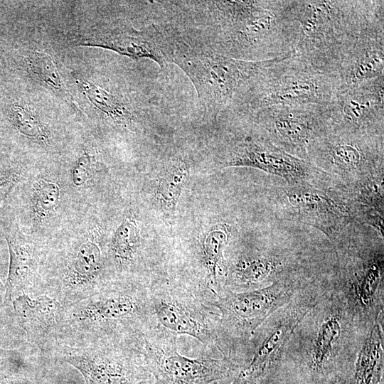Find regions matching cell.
I'll list each match as a JSON object with an SVG mask.
<instances>
[{"mask_svg": "<svg viewBox=\"0 0 384 384\" xmlns=\"http://www.w3.org/2000/svg\"><path fill=\"white\" fill-rule=\"evenodd\" d=\"M383 10L380 0L283 1L291 55L315 70L335 74L363 28Z\"/></svg>", "mask_w": 384, "mask_h": 384, "instance_id": "1", "label": "cell"}, {"mask_svg": "<svg viewBox=\"0 0 384 384\" xmlns=\"http://www.w3.org/2000/svg\"><path fill=\"white\" fill-rule=\"evenodd\" d=\"M154 320L148 287L113 280L96 294L64 306L58 346L104 341L130 346L136 335Z\"/></svg>", "mask_w": 384, "mask_h": 384, "instance_id": "2", "label": "cell"}, {"mask_svg": "<svg viewBox=\"0 0 384 384\" xmlns=\"http://www.w3.org/2000/svg\"><path fill=\"white\" fill-rule=\"evenodd\" d=\"M283 1H215L210 9L219 53L238 60L260 61L291 55Z\"/></svg>", "mask_w": 384, "mask_h": 384, "instance_id": "3", "label": "cell"}, {"mask_svg": "<svg viewBox=\"0 0 384 384\" xmlns=\"http://www.w3.org/2000/svg\"><path fill=\"white\" fill-rule=\"evenodd\" d=\"M338 92L335 74L315 70L289 55L250 79L228 109L240 114L272 105H329Z\"/></svg>", "mask_w": 384, "mask_h": 384, "instance_id": "4", "label": "cell"}, {"mask_svg": "<svg viewBox=\"0 0 384 384\" xmlns=\"http://www.w3.org/2000/svg\"><path fill=\"white\" fill-rule=\"evenodd\" d=\"M163 53L166 62L174 63L185 71L200 102L214 113L228 108L238 91L250 79L279 58L238 60L216 50L191 47L181 40L165 41Z\"/></svg>", "mask_w": 384, "mask_h": 384, "instance_id": "5", "label": "cell"}, {"mask_svg": "<svg viewBox=\"0 0 384 384\" xmlns=\"http://www.w3.org/2000/svg\"><path fill=\"white\" fill-rule=\"evenodd\" d=\"M176 340V335L152 321L131 342L155 384H213L235 377L241 369L240 365L224 356L218 359L183 356L178 351Z\"/></svg>", "mask_w": 384, "mask_h": 384, "instance_id": "6", "label": "cell"}, {"mask_svg": "<svg viewBox=\"0 0 384 384\" xmlns=\"http://www.w3.org/2000/svg\"><path fill=\"white\" fill-rule=\"evenodd\" d=\"M294 294V284L286 279L243 292L222 289L207 304L219 314L217 348L223 356L229 359L235 344L249 340L267 318L289 303Z\"/></svg>", "mask_w": 384, "mask_h": 384, "instance_id": "7", "label": "cell"}, {"mask_svg": "<svg viewBox=\"0 0 384 384\" xmlns=\"http://www.w3.org/2000/svg\"><path fill=\"white\" fill-rule=\"evenodd\" d=\"M100 243L92 238L57 251L45 265L44 294L68 306L86 299L113 281Z\"/></svg>", "mask_w": 384, "mask_h": 384, "instance_id": "8", "label": "cell"}, {"mask_svg": "<svg viewBox=\"0 0 384 384\" xmlns=\"http://www.w3.org/2000/svg\"><path fill=\"white\" fill-rule=\"evenodd\" d=\"M236 114L276 147L306 161L309 146L329 130V105H272Z\"/></svg>", "mask_w": 384, "mask_h": 384, "instance_id": "9", "label": "cell"}, {"mask_svg": "<svg viewBox=\"0 0 384 384\" xmlns=\"http://www.w3.org/2000/svg\"><path fill=\"white\" fill-rule=\"evenodd\" d=\"M272 202L279 218L314 227L331 240L354 220L351 206L334 187L287 184L274 189Z\"/></svg>", "mask_w": 384, "mask_h": 384, "instance_id": "10", "label": "cell"}, {"mask_svg": "<svg viewBox=\"0 0 384 384\" xmlns=\"http://www.w3.org/2000/svg\"><path fill=\"white\" fill-rule=\"evenodd\" d=\"M383 136L328 131L308 148L307 161L341 183L383 171Z\"/></svg>", "mask_w": 384, "mask_h": 384, "instance_id": "11", "label": "cell"}, {"mask_svg": "<svg viewBox=\"0 0 384 384\" xmlns=\"http://www.w3.org/2000/svg\"><path fill=\"white\" fill-rule=\"evenodd\" d=\"M52 358L78 370L85 384H138L152 379L141 354L122 342L60 345Z\"/></svg>", "mask_w": 384, "mask_h": 384, "instance_id": "12", "label": "cell"}, {"mask_svg": "<svg viewBox=\"0 0 384 384\" xmlns=\"http://www.w3.org/2000/svg\"><path fill=\"white\" fill-rule=\"evenodd\" d=\"M148 292L157 325L176 336H190L208 348L217 347L219 314L192 288L150 286Z\"/></svg>", "mask_w": 384, "mask_h": 384, "instance_id": "13", "label": "cell"}, {"mask_svg": "<svg viewBox=\"0 0 384 384\" xmlns=\"http://www.w3.org/2000/svg\"><path fill=\"white\" fill-rule=\"evenodd\" d=\"M220 164L222 167L257 169L284 178L287 184L308 183L331 187L337 181L309 161L279 149L252 130L230 142Z\"/></svg>", "mask_w": 384, "mask_h": 384, "instance_id": "14", "label": "cell"}, {"mask_svg": "<svg viewBox=\"0 0 384 384\" xmlns=\"http://www.w3.org/2000/svg\"><path fill=\"white\" fill-rule=\"evenodd\" d=\"M384 75L338 92L329 104V132L383 136Z\"/></svg>", "mask_w": 384, "mask_h": 384, "instance_id": "15", "label": "cell"}, {"mask_svg": "<svg viewBox=\"0 0 384 384\" xmlns=\"http://www.w3.org/2000/svg\"><path fill=\"white\" fill-rule=\"evenodd\" d=\"M314 305V298L309 297L289 303L265 331L252 358L237 375L246 384H262L275 367L294 330Z\"/></svg>", "mask_w": 384, "mask_h": 384, "instance_id": "16", "label": "cell"}, {"mask_svg": "<svg viewBox=\"0 0 384 384\" xmlns=\"http://www.w3.org/2000/svg\"><path fill=\"white\" fill-rule=\"evenodd\" d=\"M335 75L338 92L384 75V10L363 28Z\"/></svg>", "mask_w": 384, "mask_h": 384, "instance_id": "17", "label": "cell"}, {"mask_svg": "<svg viewBox=\"0 0 384 384\" xmlns=\"http://www.w3.org/2000/svg\"><path fill=\"white\" fill-rule=\"evenodd\" d=\"M14 316L28 343L45 357L52 358L58 345L64 306L46 295H22L11 303Z\"/></svg>", "mask_w": 384, "mask_h": 384, "instance_id": "18", "label": "cell"}, {"mask_svg": "<svg viewBox=\"0 0 384 384\" xmlns=\"http://www.w3.org/2000/svg\"><path fill=\"white\" fill-rule=\"evenodd\" d=\"M9 252V272L5 284L6 306L16 298L43 295L45 262L33 244L9 235L5 237Z\"/></svg>", "mask_w": 384, "mask_h": 384, "instance_id": "19", "label": "cell"}, {"mask_svg": "<svg viewBox=\"0 0 384 384\" xmlns=\"http://www.w3.org/2000/svg\"><path fill=\"white\" fill-rule=\"evenodd\" d=\"M342 330L341 319L336 314H329L321 322L304 369L312 384L336 380L331 375L336 370L334 359Z\"/></svg>", "mask_w": 384, "mask_h": 384, "instance_id": "20", "label": "cell"}, {"mask_svg": "<svg viewBox=\"0 0 384 384\" xmlns=\"http://www.w3.org/2000/svg\"><path fill=\"white\" fill-rule=\"evenodd\" d=\"M283 265L282 260L273 254L256 253L240 257L226 269V288L223 289L247 291L260 288V285L270 281Z\"/></svg>", "mask_w": 384, "mask_h": 384, "instance_id": "21", "label": "cell"}, {"mask_svg": "<svg viewBox=\"0 0 384 384\" xmlns=\"http://www.w3.org/2000/svg\"><path fill=\"white\" fill-rule=\"evenodd\" d=\"M348 281L354 298L362 309L374 304L383 279V250H368L349 269Z\"/></svg>", "mask_w": 384, "mask_h": 384, "instance_id": "22", "label": "cell"}, {"mask_svg": "<svg viewBox=\"0 0 384 384\" xmlns=\"http://www.w3.org/2000/svg\"><path fill=\"white\" fill-rule=\"evenodd\" d=\"M140 238L136 222L124 220L117 228L109 250L110 266L117 274L115 280L130 281V275L136 272Z\"/></svg>", "mask_w": 384, "mask_h": 384, "instance_id": "23", "label": "cell"}, {"mask_svg": "<svg viewBox=\"0 0 384 384\" xmlns=\"http://www.w3.org/2000/svg\"><path fill=\"white\" fill-rule=\"evenodd\" d=\"M383 354L382 331L375 324L358 353L349 384H380L383 381Z\"/></svg>", "mask_w": 384, "mask_h": 384, "instance_id": "24", "label": "cell"}, {"mask_svg": "<svg viewBox=\"0 0 384 384\" xmlns=\"http://www.w3.org/2000/svg\"><path fill=\"white\" fill-rule=\"evenodd\" d=\"M189 176V166L184 159L171 160L160 176L156 188V198L165 217L173 219L178 200Z\"/></svg>", "mask_w": 384, "mask_h": 384, "instance_id": "25", "label": "cell"}, {"mask_svg": "<svg viewBox=\"0 0 384 384\" xmlns=\"http://www.w3.org/2000/svg\"><path fill=\"white\" fill-rule=\"evenodd\" d=\"M76 82L90 102L100 111L116 121H123L130 117V111L116 95L83 78Z\"/></svg>", "mask_w": 384, "mask_h": 384, "instance_id": "26", "label": "cell"}, {"mask_svg": "<svg viewBox=\"0 0 384 384\" xmlns=\"http://www.w3.org/2000/svg\"><path fill=\"white\" fill-rule=\"evenodd\" d=\"M60 196L58 183L48 178L39 179L34 186L32 197L33 216L42 222L54 212Z\"/></svg>", "mask_w": 384, "mask_h": 384, "instance_id": "27", "label": "cell"}, {"mask_svg": "<svg viewBox=\"0 0 384 384\" xmlns=\"http://www.w3.org/2000/svg\"><path fill=\"white\" fill-rule=\"evenodd\" d=\"M9 115L14 126L25 136L42 143L48 139V131L36 112L24 104L11 105Z\"/></svg>", "mask_w": 384, "mask_h": 384, "instance_id": "28", "label": "cell"}, {"mask_svg": "<svg viewBox=\"0 0 384 384\" xmlns=\"http://www.w3.org/2000/svg\"><path fill=\"white\" fill-rule=\"evenodd\" d=\"M31 74L53 90L65 93V87L52 58L43 51H32L27 58Z\"/></svg>", "mask_w": 384, "mask_h": 384, "instance_id": "29", "label": "cell"}, {"mask_svg": "<svg viewBox=\"0 0 384 384\" xmlns=\"http://www.w3.org/2000/svg\"><path fill=\"white\" fill-rule=\"evenodd\" d=\"M92 156L85 151L78 159L72 169V181L78 187L83 186L90 176L92 169Z\"/></svg>", "mask_w": 384, "mask_h": 384, "instance_id": "30", "label": "cell"}, {"mask_svg": "<svg viewBox=\"0 0 384 384\" xmlns=\"http://www.w3.org/2000/svg\"><path fill=\"white\" fill-rule=\"evenodd\" d=\"M0 384H36L31 375L23 372L11 371L0 361Z\"/></svg>", "mask_w": 384, "mask_h": 384, "instance_id": "31", "label": "cell"}, {"mask_svg": "<svg viewBox=\"0 0 384 384\" xmlns=\"http://www.w3.org/2000/svg\"><path fill=\"white\" fill-rule=\"evenodd\" d=\"M18 176L14 174L4 180L0 181V204L6 198L8 194L17 183Z\"/></svg>", "mask_w": 384, "mask_h": 384, "instance_id": "32", "label": "cell"}, {"mask_svg": "<svg viewBox=\"0 0 384 384\" xmlns=\"http://www.w3.org/2000/svg\"><path fill=\"white\" fill-rule=\"evenodd\" d=\"M6 306V286L0 279V312Z\"/></svg>", "mask_w": 384, "mask_h": 384, "instance_id": "33", "label": "cell"}, {"mask_svg": "<svg viewBox=\"0 0 384 384\" xmlns=\"http://www.w3.org/2000/svg\"><path fill=\"white\" fill-rule=\"evenodd\" d=\"M229 384H246V383L238 375H236L235 378H233V381L230 383Z\"/></svg>", "mask_w": 384, "mask_h": 384, "instance_id": "34", "label": "cell"}, {"mask_svg": "<svg viewBox=\"0 0 384 384\" xmlns=\"http://www.w3.org/2000/svg\"><path fill=\"white\" fill-rule=\"evenodd\" d=\"M330 384H348L346 380L338 378Z\"/></svg>", "mask_w": 384, "mask_h": 384, "instance_id": "35", "label": "cell"}, {"mask_svg": "<svg viewBox=\"0 0 384 384\" xmlns=\"http://www.w3.org/2000/svg\"><path fill=\"white\" fill-rule=\"evenodd\" d=\"M138 384H155L152 379L142 381Z\"/></svg>", "mask_w": 384, "mask_h": 384, "instance_id": "36", "label": "cell"}, {"mask_svg": "<svg viewBox=\"0 0 384 384\" xmlns=\"http://www.w3.org/2000/svg\"><path fill=\"white\" fill-rule=\"evenodd\" d=\"M380 384H383V381Z\"/></svg>", "mask_w": 384, "mask_h": 384, "instance_id": "37", "label": "cell"}]
</instances>
